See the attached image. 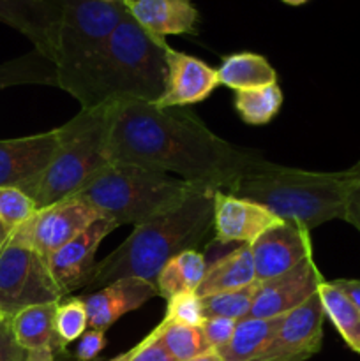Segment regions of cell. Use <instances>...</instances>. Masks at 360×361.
I'll return each mask as SVG.
<instances>
[{"instance_id":"cell-11","label":"cell","mask_w":360,"mask_h":361,"mask_svg":"<svg viewBox=\"0 0 360 361\" xmlns=\"http://www.w3.org/2000/svg\"><path fill=\"white\" fill-rule=\"evenodd\" d=\"M325 312L320 295L282 317L272 344L253 361H307L321 349Z\"/></svg>"},{"instance_id":"cell-10","label":"cell","mask_w":360,"mask_h":361,"mask_svg":"<svg viewBox=\"0 0 360 361\" xmlns=\"http://www.w3.org/2000/svg\"><path fill=\"white\" fill-rule=\"evenodd\" d=\"M62 127L0 141V187H18L28 190L35 185L62 143Z\"/></svg>"},{"instance_id":"cell-4","label":"cell","mask_w":360,"mask_h":361,"mask_svg":"<svg viewBox=\"0 0 360 361\" xmlns=\"http://www.w3.org/2000/svg\"><path fill=\"white\" fill-rule=\"evenodd\" d=\"M198 189L201 185L166 173L112 161L76 196L88 201L102 217L120 228L124 224L141 226L168 214Z\"/></svg>"},{"instance_id":"cell-16","label":"cell","mask_w":360,"mask_h":361,"mask_svg":"<svg viewBox=\"0 0 360 361\" xmlns=\"http://www.w3.org/2000/svg\"><path fill=\"white\" fill-rule=\"evenodd\" d=\"M281 219L261 204L224 190L214 194V233L221 243H251L265 231L281 224Z\"/></svg>"},{"instance_id":"cell-42","label":"cell","mask_w":360,"mask_h":361,"mask_svg":"<svg viewBox=\"0 0 360 361\" xmlns=\"http://www.w3.org/2000/svg\"><path fill=\"white\" fill-rule=\"evenodd\" d=\"M4 321H7V319L2 316V312H0V323H4Z\"/></svg>"},{"instance_id":"cell-6","label":"cell","mask_w":360,"mask_h":361,"mask_svg":"<svg viewBox=\"0 0 360 361\" xmlns=\"http://www.w3.org/2000/svg\"><path fill=\"white\" fill-rule=\"evenodd\" d=\"M59 55L55 85L81 102V108H95L94 87L104 46L127 14L124 0H60Z\"/></svg>"},{"instance_id":"cell-26","label":"cell","mask_w":360,"mask_h":361,"mask_svg":"<svg viewBox=\"0 0 360 361\" xmlns=\"http://www.w3.org/2000/svg\"><path fill=\"white\" fill-rule=\"evenodd\" d=\"M154 334L175 361L191 360L210 349L203 331L198 326H187L175 321L162 319Z\"/></svg>"},{"instance_id":"cell-28","label":"cell","mask_w":360,"mask_h":361,"mask_svg":"<svg viewBox=\"0 0 360 361\" xmlns=\"http://www.w3.org/2000/svg\"><path fill=\"white\" fill-rule=\"evenodd\" d=\"M260 286L261 282H254V284L246 286L242 289L201 298L205 317H228L233 321L246 319L249 316L254 300H256Z\"/></svg>"},{"instance_id":"cell-37","label":"cell","mask_w":360,"mask_h":361,"mask_svg":"<svg viewBox=\"0 0 360 361\" xmlns=\"http://www.w3.org/2000/svg\"><path fill=\"white\" fill-rule=\"evenodd\" d=\"M334 282L353 300V303H355L360 312V281H355V279H339V281Z\"/></svg>"},{"instance_id":"cell-34","label":"cell","mask_w":360,"mask_h":361,"mask_svg":"<svg viewBox=\"0 0 360 361\" xmlns=\"http://www.w3.org/2000/svg\"><path fill=\"white\" fill-rule=\"evenodd\" d=\"M349 173V187L348 197H346L344 219L348 224H352L360 233V161L348 169Z\"/></svg>"},{"instance_id":"cell-23","label":"cell","mask_w":360,"mask_h":361,"mask_svg":"<svg viewBox=\"0 0 360 361\" xmlns=\"http://www.w3.org/2000/svg\"><path fill=\"white\" fill-rule=\"evenodd\" d=\"M219 85L233 88L235 92L249 90V88L267 87L277 81L274 67L265 56L258 53H233L221 62L217 69Z\"/></svg>"},{"instance_id":"cell-14","label":"cell","mask_w":360,"mask_h":361,"mask_svg":"<svg viewBox=\"0 0 360 361\" xmlns=\"http://www.w3.org/2000/svg\"><path fill=\"white\" fill-rule=\"evenodd\" d=\"M60 20V0H0V23L23 34L52 63L59 55Z\"/></svg>"},{"instance_id":"cell-32","label":"cell","mask_w":360,"mask_h":361,"mask_svg":"<svg viewBox=\"0 0 360 361\" xmlns=\"http://www.w3.org/2000/svg\"><path fill=\"white\" fill-rule=\"evenodd\" d=\"M112 361H175L168 355L155 334H148L143 341L138 345H134L131 351L124 353V355L116 356Z\"/></svg>"},{"instance_id":"cell-5","label":"cell","mask_w":360,"mask_h":361,"mask_svg":"<svg viewBox=\"0 0 360 361\" xmlns=\"http://www.w3.org/2000/svg\"><path fill=\"white\" fill-rule=\"evenodd\" d=\"M168 49L164 39L148 34L127 11L99 60L95 106L108 101H157L166 88Z\"/></svg>"},{"instance_id":"cell-22","label":"cell","mask_w":360,"mask_h":361,"mask_svg":"<svg viewBox=\"0 0 360 361\" xmlns=\"http://www.w3.org/2000/svg\"><path fill=\"white\" fill-rule=\"evenodd\" d=\"M282 317L260 319V317H246L236 323L235 331L226 345L217 349L224 361H253L256 360L274 341Z\"/></svg>"},{"instance_id":"cell-20","label":"cell","mask_w":360,"mask_h":361,"mask_svg":"<svg viewBox=\"0 0 360 361\" xmlns=\"http://www.w3.org/2000/svg\"><path fill=\"white\" fill-rule=\"evenodd\" d=\"M254 282L258 281L251 245L242 243L235 250L222 256L221 259L208 264L203 281L196 289V295L200 298H207V296L219 295V293L242 289Z\"/></svg>"},{"instance_id":"cell-19","label":"cell","mask_w":360,"mask_h":361,"mask_svg":"<svg viewBox=\"0 0 360 361\" xmlns=\"http://www.w3.org/2000/svg\"><path fill=\"white\" fill-rule=\"evenodd\" d=\"M141 28L159 39L196 34L200 13L191 0H124Z\"/></svg>"},{"instance_id":"cell-25","label":"cell","mask_w":360,"mask_h":361,"mask_svg":"<svg viewBox=\"0 0 360 361\" xmlns=\"http://www.w3.org/2000/svg\"><path fill=\"white\" fill-rule=\"evenodd\" d=\"M325 317L330 319L335 330L352 351L360 355V312L353 300L335 282L323 281L318 288Z\"/></svg>"},{"instance_id":"cell-44","label":"cell","mask_w":360,"mask_h":361,"mask_svg":"<svg viewBox=\"0 0 360 361\" xmlns=\"http://www.w3.org/2000/svg\"><path fill=\"white\" fill-rule=\"evenodd\" d=\"M104 2H119V0H104Z\"/></svg>"},{"instance_id":"cell-3","label":"cell","mask_w":360,"mask_h":361,"mask_svg":"<svg viewBox=\"0 0 360 361\" xmlns=\"http://www.w3.org/2000/svg\"><path fill=\"white\" fill-rule=\"evenodd\" d=\"M349 173H318L265 161L244 173L226 192L261 204L281 221L314 229L344 219Z\"/></svg>"},{"instance_id":"cell-39","label":"cell","mask_w":360,"mask_h":361,"mask_svg":"<svg viewBox=\"0 0 360 361\" xmlns=\"http://www.w3.org/2000/svg\"><path fill=\"white\" fill-rule=\"evenodd\" d=\"M186 361H224V360L221 358V355H219L215 349H208V351L201 353V355L194 356V358L186 360Z\"/></svg>"},{"instance_id":"cell-15","label":"cell","mask_w":360,"mask_h":361,"mask_svg":"<svg viewBox=\"0 0 360 361\" xmlns=\"http://www.w3.org/2000/svg\"><path fill=\"white\" fill-rule=\"evenodd\" d=\"M321 282L323 275L318 270L313 256L307 257L286 274L261 282L260 291L247 317L272 319V317L286 316L292 310L299 309L311 296L316 295Z\"/></svg>"},{"instance_id":"cell-2","label":"cell","mask_w":360,"mask_h":361,"mask_svg":"<svg viewBox=\"0 0 360 361\" xmlns=\"http://www.w3.org/2000/svg\"><path fill=\"white\" fill-rule=\"evenodd\" d=\"M215 189L201 187L175 210L134 226L129 238L95 263L87 295L120 279H141L155 284L159 271L176 254L196 250L214 229Z\"/></svg>"},{"instance_id":"cell-31","label":"cell","mask_w":360,"mask_h":361,"mask_svg":"<svg viewBox=\"0 0 360 361\" xmlns=\"http://www.w3.org/2000/svg\"><path fill=\"white\" fill-rule=\"evenodd\" d=\"M164 319L187 324V326L201 328L205 321L201 298L196 293H180V295L172 296V298H168Z\"/></svg>"},{"instance_id":"cell-13","label":"cell","mask_w":360,"mask_h":361,"mask_svg":"<svg viewBox=\"0 0 360 361\" xmlns=\"http://www.w3.org/2000/svg\"><path fill=\"white\" fill-rule=\"evenodd\" d=\"M258 282L286 274L313 256L311 231L293 222H284L265 231L251 243Z\"/></svg>"},{"instance_id":"cell-29","label":"cell","mask_w":360,"mask_h":361,"mask_svg":"<svg viewBox=\"0 0 360 361\" xmlns=\"http://www.w3.org/2000/svg\"><path fill=\"white\" fill-rule=\"evenodd\" d=\"M88 319L85 303L81 298H71L66 302H60L56 307L55 316V330L59 342L62 348H66L71 342L78 341L81 335L87 331Z\"/></svg>"},{"instance_id":"cell-35","label":"cell","mask_w":360,"mask_h":361,"mask_svg":"<svg viewBox=\"0 0 360 361\" xmlns=\"http://www.w3.org/2000/svg\"><path fill=\"white\" fill-rule=\"evenodd\" d=\"M106 345L104 331L101 330H87L80 338H78L74 358L76 361H94L101 355Z\"/></svg>"},{"instance_id":"cell-8","label":"cell","mask_w":360,"mask_h":361,"mask_svg":"<svg viewBox=\"0 0 360 361\" xmlns=\"http://www.w3.org/2000/svg\"><path fill=\"white\" fill-rule=\"evenodd\" d=\"M62 291L55 284L48 261L21 242L9 236L0 249V312L7 321L27 307L59 303Z\"/></svg>"},{"instance_id":"cell-7","label":"cell","mask_w":360,"mask_h":361,"mask_svg":"<svg viewBox=\"0 0 360 361\" xmlns=\"http://www.w3.org/2000/svg\"><path fill=\"white\" fill-rule=\"evenodd\" d=\"M115 102L81 108L74 118L62 126L60 148L41 178L28 190L37 210L76 196L112 162L109 129Z\"/></svg>"},{"instance_id":"cell-17","label":"cell","mask_w":360,"mask_h":361,"mask_svg":"<svg viewBox=\"0 0 360 361\" xmlns=\"http://www.w3.org/2000/svg\"><path fill=\"white\" fill-rule=\"evenodd\" d=\"M166 67L168 76L164 94L152 102L157 108H186L196 104L219 87L217 69L186 53L169 48L166 51Z\"/></svg>"},{"instance_id":"cell-9","label":"cell","mask_w":360,"mask_h":361,"mask_svg":"<svg viewBox=\"0 0 360 361\" xmlns=\"http://www.w3.org/2000/svg\"><path fill=\"white\" fill-rule=\"evenodd\" d=\"M101 217L102 215L83 197L71 196L49 207L39 208L11 235L28 243L44 259H48L60 247L76 238Z\"/></svg>"},{"instance_id":"cell-24","label":"cell","mask_w":360,"mask_h":361,"mask_svg":"<svg viewBox=\"0 0 360 361\" xmlns=\"http://www.w3.org/2000/svg\"><path fill=\"white\" fill-rule=\"evenodd\" d=\"M207 267L203 254L198 250H186V252L176 254L162 267L155 279L157 295L168 300L180 293H196L203 281Z\"/></svg>"},{"instance_id":"cell-36","label":"cell","mask_w":360,"mask_h":361,"mask_svg":"<svg viewBox=\"0 0 360 361\" xmlns=\"http://www.w3.org/2000/svg\"><path fill=\"white\" fill-rule=\"evenodd\" d=\"M27 351L20 348L14 341L13 334H11L9 321L6 323V326L0 331V361H23Z\"/></svg>"},{"instance_id":"cell-30","label":"cell","mask_w":360,"mask_h":361,"mask_svg":"<svg viewBox=\"0 0 360 361\" xmlns=\"http://www.w3.org/2000/svg\"><path fill=\"white\" fill-rule=\"evenodd\" d=\"M37 212L34 200L18 187H0V221L13 233Z\"/></svg>"},{"instance_id":"cell-40","label":"cell","mask_w":360,"mask_h":361,"mask_svg":"<svg viewBox=\"0 0 360 361\" xmlns=\"http://www.w3.org/2000/svg\"><path fill=\"white\" fill-rule=\"evenodd\" d=\"M9 236H11V233L7 231V228L2 224V221H0V249H2L4 243H6L7 240H9Z\"/></svg>"},{"instance_id":"cell-21","label":"cell","mask_w":360,"mask_h":361,"mask_svg":"<svg viewBox=\"0 0 360 361\" xmlns=\"http://www.w3.org/2000/svg\"><path fill=\"white\" fill-rule=\"evenodd\" d=\"M59 303L27 307L16 316L11 317V334L23 351L52 348L53 353H56L64 349L55 330V316Z\"/></svg>"},{"instance_id":"cell-38","label":"cell","mask_w":360,"mask_h":361,"mask_svg":"<svg viewBox=\"0 0 360 361\" xmlns=\"http://www.w3.org/2000/svg\"><path fill=\"white\" fill-rule=\"evenodd\" d=\"M23 361H55V353L52 348L35 349V351H27Z\"/></svg>"},{"instance_id":"cell-33","label":"cell","mask_w":360,"mask_h":361,"mask_svg":"<svg viewBox=\"0 0 360 361\" xmlns=\"http://www.w3.org/2000/svg\"><path fill=\"white\" fill-rule=\"evenodd\" d=\"M239 321L228 319V317H205L203 324H201V331H203L205 338H207L210 349H221L226 345L232 338L233 331Z\"/></svg>"},{"instance_id":"cell-43","label":"cell","mask_w":360,"mask_h":361,"mask_svg":"<svg viewBox=\"0 0 360 361\" xmlns=\"http://www.w3.org/2000/svg\"><path fill=\"white\" fill-rule=\"evenodd\" d=\"M6 323H7V321H4V323H0V331H2V328L6 326Z\"/></svg>"},{"instance_id":"cell-27","label":"cell","mask_w":360,"mask_h":361,"mask_svg":"<svg viewBox=\"0 0 360 361\" xmlns=\"http://www.w3.org/2000/svg\"><path fill=\"white\" fill-rule=\"evenodd\" d=\"M282 92L275 83L235 92V109L249 126H265L279 113Z\"/></svg>"},{"instance_id":"cell-12","label":"cell","mask_w":360,"mask_h":361,"mask_svg":"<svg viewBox=\"0 0 360 361\" xmlns=\"http://www.w3.org/2000/svg\"><path fill=\"white\" fill-rule=\"evenodd\" d=\"M113 229H116L115 222L101 217L46 259L64 298L78 289L87 288L95 270V252Z\"/></svg>"},{"instance_id":"cell-45","label":"cell","mask_w":360,"mask_h":361,"mask_svg":"<svg viewBox=\"0 0 360 361\" xmlns=\"http://www.w3.org/2000/svg\"><path fill=\"white\" fill-rule=\"evenodd\" d=\"M23 360H25V358H23Z\"/></svg>"},{"instance_id":"cell-41","label":"cell","mask_w":360,"mask_h":361,"mask_svg":"<svg viewBox=\"0 0 360 361\" xmlns=\"http://www.w3.org/2000/svg\"><path fill=\"white\" fill-rule=\"evenodd\" d=\"M281 2L288 4V6H302V4H306L307 0H281Z\"/></svg>"},{"instance_id":"cell-1","label":"cell","mask_w":360,"mask_h":361,"mask_svg":"<svg viewBox=\"0 0 360 361\" xmlns=\"http://www.w3.org/2000/svg\"><path fill=\"white\" fill-rule=\"evenodd\" d=\"M109 157L224 192L267 161L215 136L189 109L157 108L145 101L115 102Z\"/></svg>"},{"instance_id":"cell-18","label":"cell","mask_w":360,"mask_h":361,"mask_svg":"<svg viewBox=\"0 0 360 361\" xmlns=\"http://www.w3.org/2000/svg\"><path fill=\"white\" fill-rule=\"evenodd\" d=\"M154 296H157L155 284L141 279H120L85 295L81 300L87 310L88 330L106 331L124 314L138 310Z\"/></svg>"}]
</instances>
